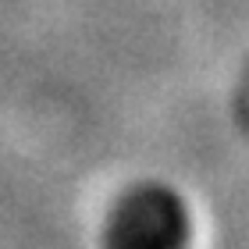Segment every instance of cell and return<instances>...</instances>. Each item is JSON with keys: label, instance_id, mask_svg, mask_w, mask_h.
<instances>
[{"label": "cell", "instance_id": "obj_1", "mask_svg": "<svg viewBox=\"0 0 249 249\" xmlns=\"http://www.w3.org/2000/svg\"><path fill=\"white\" fill-rule=\"evenodd\" d=\"M189 235V210L167 185L142 182L114 203L104 239L118 249H171Z\"/></svg>", "mask_w": 249, "mask_h": 249}]
</instances>
